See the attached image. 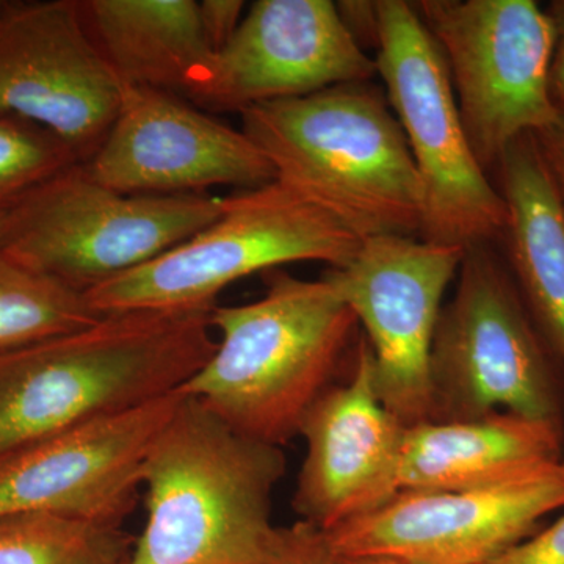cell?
<instances>
[{
	"label": "cell",
	"mask_w": 564,
	"mask_h": 564,
	"mask_svg": "<svg viewBox=\"0 0 564 564\" xmlns=\"http://www.w3.org/2000/svg\"><path fill=\"white\" fill-rule=\"evenodd\" d=\"M210 311L102 315L0 355V456L180 391L217 348Z\"/></svg>",
	"instance_id": "6da1fadb"
},
{
	"label": "cell",
	"mask_w": 564,
	"mask_h": 564,
	"mask_svg": "<svg viewBox=\"0 0 564 564\" xmlns=\"http://www.w3.org/2000/svg\"><path fill=\"white\" fill-rule=\"evenodd\" d=\"M263 280L262 299L210 311L217 348L180 391L245 436L281 447L339 383L361 334L325 278L307 281L276 269Z\"/></svg>",
	"instance_id": "7a4b0ae2"
},
{
	"label": "cell",
	"mask_w": 564,
	"mask_h": 564,
	"mask_svg": "<svg viewBox=\"0 0 564 564\" xmlns=\"http://www.w3.org/2000/svg\"><path fill=\"white\" fill-rule=\"evenodd\" d=\"M281 447L252 440L193 397L155 437L141 485L147 522L126 564H265L278 529Z\"/></svg>",
	"instance_id": "3957f363"
},
{
	"label": "cell",
	"mask_w": 564,
	"mask_h": 564,
	"mask_svg": "<svg viewBox=\"0 0 564 564\" xmlns=\"http://www.w3.org/2000/svg\"><path fill=\"white\" fill-rule=\"evenodd\" d=\"M240 117L276 181L329 212L362 242L421 239V176L402 126L373 80L259 104Z\"/></svg>",
	"instance_id": "277c9868"
},
{
	"label": "cell",
	"mask_w": 564,
	"mask_h": 564,
	"mask_svg": "<svg viewBox=\"0 0 564 564\" xmlns=\"http://www.w3.org/2000/svg\"><path fill=\"white\" fill-rule=\"evenodd\" d=\"M451 302L434 333L429 422H464L505 411L564 425V386L494 243L466 248Z\"/></svg>",
	"instance_id": "5b68a950"
},
{
	"label": "cell",
	"mask_w": 564,
	"mask_h": 564,
	"mask_svg": "<svg viewBox=\"0 0 564 564\" xmlns=\"http://www.w3.org/2000/svg\"><path fill=\"white\" fill-rule=\"evenodd\" d=\"M361 245L329 212L273 181L226 196L217 220L85 299L99 315L214 310L217 296L242 278L293 262L343 269Z\"/></svg>",
	"instance_id": "8992f818"
},
{
	"label": "cell",
	"mask_w": 564,
	"mask_h": 564,
	"mask_svg": "<svg viewBox=\"0 0 564 564\" xmlns=\"http://www.w3.org/2000/svg\"><path fill=\"white\" fill-rule=\"evenodd\" d=\"M223 207L218 196L111 191L77 163L6 212L0 251L87 293L191 239Z\"/></svg>",
	"instance_id": "52a82bcc"
},
{
	"label": "cell",
	"mask_w": 564,
	"mask_h": 564,
	"mask_svg": "<svg viewBox=\"0 0 564 564\" xmlns=\"http://www.w3.org/2000/svg\"><path fill=\"white\" fill-rule=\"evenodd\" d=\"M375 65L421 176V239L464 250L500 242L507 203L475 159L447 63L414 3L378 0Z\"/></svg>",
	"instance_id": "ba28073f"
},
{
	"label": "cell",
	"mask_w": 564,
	"mask_h": 564,
	"mask_svg": "<svg viewBox=\"0 0 564 564\" xmlns=\"http://www.w3.org/2000/svg\"><path fill=\"white\" fill-rule=\"evenodd\" d=\"M414 9L447 63L475 159L496 169L519 137L560 120L549 88L554 29L533 0H421Z\"/></svg>",
	"instance_id": "9c48e42d"
},
{
	"label": "cell",
	"mask_w": 564,
	"mask_h": 564,
	"mask_svg": "<svg viewBox=\"0 0 564 564\" xmlns=\"http://www.w3.org/2000/svg\"><path fill=\"white\" fill-rule=\"evenodd\" d=\"M464 251L417 237H373L350 263L323 274L362 326L378 395L404 426L430 421L434 333Z\"/></svg>",
	"instance_id": "30bf717a"
},
{
	"label": "cell",
	"mask_w": 564,
	"mask_h": 564,
	"mask_svg": "<svg viewBox=\"0 0 564 564\" xmlns=\"http://www.w3.org/2000/svg\"><path fill=\"white\" fill-rule=\"evenodd\" d=\"M564 508V458L503 484L463 491L402 489L372 513L329 530L322 543L343 555L414 564H486Z\"/></svg>",
	"instance_id": "8fae6325"
},
{
	"label": "cell",
	"mask_w": 564,
	"mask_h": 564,
	"mask_svg": "<svg viewBox=\"0 0 564 564\" xmlns=\"http://www.w3.org/2000/svg\"><path fill=\"white\" fill-rule=\"evenodd\" d=\"M124 85L87 31L79 0L7 3L0 10V115L31 121L90 162Z\"/></svg>",
	"instance_id": "7c38bea8"
},
{
	"label": "cell",
	"mask_w": 564,
	"mask_h": 564,
	"mask_svg": "<svg viewBox=\"0 0 564 564\" xmlns=\"http://www.w3.org/2000/svg\"><path fill=\"white\" fill-rule=\"evenodd\" d=\"M375 76V58L345 28L336 2L258 0L184 98L199 109L240 113Z\"/></svg>",
	"instance_id": "4fadbf2b"
},
{
	"label": "cell",
	"mask_w": 564,
	"mask_h": 564,
	"mask_svg": "<svg viewBox=\"0 0 564 564\" xmlns=\"http://www.w3.org/2000/svg\"><path fill=\"white\" fill-rule=\"evenodd\" d=\"M184 393L106 415L0 456V516L51 513L121 527L151 445Z\"/></svg>",
	"instance_id": "5bb4252c"
},
{
	"label": "cell",
	"mask_w": 564,
	"mask_h": 564,
	"mask_svg": "<svg viewBox=\"0 0 564 564\" xmlns=\"http://www.w3.org/2000/svg\"><path fill=\"white\" fill-rule=\"evenodd\" d=\"M96 181L128 195H203L276 181L272 163L240 129L174 93L124 85L106 140L85 163Z\"/></svg>",
	"instance_id": "9a60e30c"
},
{
	"label": "cell",
	"mask_w": 564,
	"mask_h": 564,
	"mask_svg": "<svg viewBox=\"0 0 564 564\" xmlns=\"http://www.w3.org/2000/svg\"><path fill=\"white\" fill-rule=\"evenodd\" d=\"M404 432L378 395L372 350L361 334L350 373L323 393L300 429L306 456L292 502L300 521L329 530L402 491Z\"/></svg>",
	"instance_id": "2e32d148"
},
{
	"label": "cell",
	"mask_w": 564,
	"mask_h": 564,
	"mask_svg": "<svg viewBox=\"0 0 564 564\" xmlns=\"http://www.w3.org/2000/svg\"><path fill=\"white\" fill-rule=\"evenodd\" d=\"M564 425L497 411L406 426L402 489L463 491L503 484L563 459Z\"/></svg>",
	"instance_id": "e0dca14e"
},
{
	"label": "cell",
	"mask_w": 564,
	"mask_h": 564,
	"mask_svg": "<svg viewBox=\"0 0 564 564\" xmlns=\"http://www.w3.org/2000/svg\"><path fill=\"white\" fill-rule=\"evenodd\" d=\"M508 207V269L534 325L564 366V209L533 133L519 137L497 163Z\"/></svg>",
	"instance_id": "ac0fdd59"
},
{
	"label": "cell",
	"mask_w": 564,
	"mask_h": 564,
	"mask_svg": "<svg viewBox=\"0 0 564 564\" xmlns=\"http://www.w3.org/2000/svg\"><path fill=\"white\" fill-rule=\"evenodd\" d=\"M79 9L122 85L184 98L214 55L195 0H79Z\"/></svg>",
	"instance_id": "d6986e66"
},
{
	"label": "cell",
	"mask_w": 564,
	"mask_h": 564,
	"mask_svg": "<svg viewBox=\"0 0 564 564\" xmlns=\"http://www.w3.org/2000/svg\"><path fill=\"white\" fill-rule=\"evenodd\" d=\"M101 317L85 293L0 251V355L79 332Z\"/></svg>",
	"instance_id": "ffe728a7"
},
{
	"label": "cell",
	"mask_w": 564,
	"mask_h": 564,
	"mask_svg": "<svg viewBox=\"0 0 564 564\" xmlns=\"http://www.w3.org/2000/svg\"><path fill=\"white\" fill-rule=\"evenodd\" d=\"M133 543L121 527L51 513L0 516V564H126Z\"/></svg>",
	"instance_id": "44dd1931"
},
{
	"label": "cell",
	"mask_w": 564,
	"mask_h": 564,
	"mask_svg": "<svg viewBox=\"0 0 564 564\" xmlns=\"http://www.w3.org/2000/svg\"><path fill=\"white\" fill-rule=\"evenodd\" d=\"M77 163L76 154L54 133L0 115V212Z\"/></svg>",
	"instance_id": "7402d4cb"
},
{
	"label": "cell",
	"mask_w": 564,
	"mask_h": 564,
	"mask_svg": "<svg viewBox=\"0 0 564 564\" xmlns=\"http://www.w3.org/2000/svg\"><path fill=\"white\" fill-rule=\"evenodd\" d=\"M274 551L295 564H414L392 556L336 554L322 543L313 525L302 521L278 529Z\"/></svg>",
	"instance_id": "603a6c76"
},
{
	"label": "cell",
	"mask_w": 564,
	"mask_h": 564,
	"mask_svg": "<svg viewBox=\"0 0 564 564\" xmlns=\"http://www.w3.org/2000/svg\"><path fill=\"white\" fill-rule=\"evenodd\" d=\"M486 564H564V514Z\"/></svg>",
	"instance_id": "cb8c5ba5"
},
{
	"label": "cell",
	"mask_w": 564,
	"mask_h": 564,
	"mask_svg": "<svg viewBox=\"0 0 564 564\" xmlns=\"http://www.w3.org/2000/svg\"><path fill=\"white\" fill-rule=\"evenodd\" d=\"M198 6L204 33L215 54L228 44L239 29L247 3L240 0H203Z\"/></svg>",
	"instance_id": "d4e9b609"
},
{
	"label": "cell",
	"mask_w": 564,
	"mask_h": 564,
	"mask_svg": "<svg viewBox=\"0 0 564 564\" xmlns=\"http://www.w3.org/2000/svg\"><path fill=\"white\" fill-rule=\"evenodd\" d=\"M340 20L359 46H378V0L377 2H336Z\"/></svg>",
	"instance_id": "484cf974"
},
{
	"label": "cell",
	"mask_w": 564,
	"mask_h": 564,
	"mask_svg": "<svg viewBox=\"0 0 564 564\" xmlns=\"http://www.w3.org/2000/svg\"><path fill=\"white\" fill-rule=\"evenodd\" d=\"M544 10L554 29L549 88L556 110L564 115V0H554Z\"/></svg>",
	"instance_id": "4316f807"
},
{
	"label": "cell",
	"mask_w": 564,
	"mask_h": 564,
	"mask_svg": "<svg viewBox=\"0 0 564 564\" xmlns=\"http://www.w3.org/2000/svg\"><path fill=\"white\" fill-rule=\"evenodd\" d=\"M534 140L543 155L547 172L554 181L564 209V115H560V120L551 128L534 133Z\"/></svg>",
	"instance_id": "83f0119b"
},
{
	"label": "cell",
	"mask_w": 564,
	"mask_h": 564,
	"mask_svg": "<svg viewBox=\"0 0 564 564\" xmlns=\"http://www.w3.org/2000/svg\"><path fill=\"white\" fill-rule=\"evenodd\" d=\"M265 564H295V563L289 562L288 558H284V556H281L280 554H276V551H274L272 560H270V562H267Z\"/></svg>",
	"instance_id": "f1b7e54d"
},
{
	"label": "cell",
	"mask_w": 564,
	"mask_h": 564,
	"mask_svg": "<svg viewBox=\"0 0 564 564\" xmlns=\"http://www.w3.org/2000/svg\"><path fill=\"white\" fill-rule=\"evenodd\" d=\"M3 229H6V212H0V243L3 239Z\"/></svg>",
	"instance_id": "f546056e"
},
{
	"label": "cell",
	"mask_w": 564,
	"mask_h": 564,
	"mask_svg": "<svg viewBox=\"0 0 564 564\" xmlns=\"http://www.w3.org/2000/svg\"><path fill=\"white\" fill-rule=\"evenodd\" d=\"M3 6H6V2H0V10L3 9Z\"/></svg>",
	"instance_id": "4dcf8cb0"
}]
</instances>
